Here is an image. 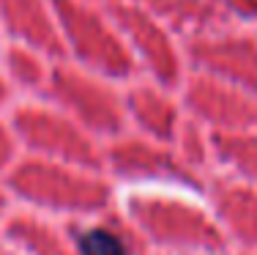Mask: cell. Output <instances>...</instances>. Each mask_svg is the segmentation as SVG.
<instances>
[{
	"mask_svg": "<svg viewBox=\"0 0 257 255\" xmlns=\"http://www.w3.org/2000/svg\"><path fill=\"white\" fill-rule=\"evenodd\" d=\"M79 252L82 255H126V247L112 230L93 228L79 239Z\"/></svg>",
	"mask_w": 257,
	"mask_h": 255,
	"instance_id": "6da1fadb",
	"label": "cell"
}]
</instances>
